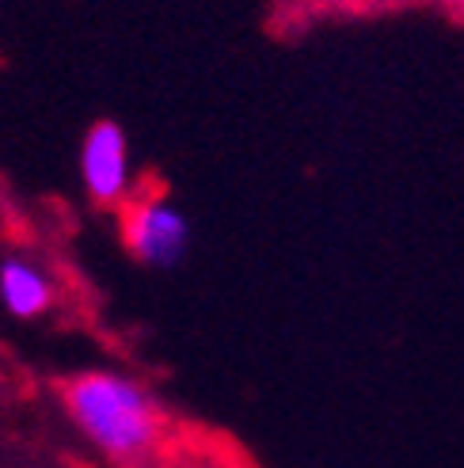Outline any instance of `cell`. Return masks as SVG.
Wrapping results in <instances>:
<instances>
[{"instance_id": "obj_1", "label": "cell", "mask_w": 464, "mask_h": 468, "mask_svg": "<svg viewBox=\"0 0 464 468\" xmlns=\"http://www.w3.org/2000/svg\"><path fill=\"white\" fill-rule=\"evenodd\" d=\"M65 415L107 461L142 468L164 441V408L130 373L88 369L61 388Z\"/></svg>"}, {"instance_id": "obj_2", "label": "cell", "mask_w": 464, "mask_h": 468, "mask_svg": "<svg viewBox=\"0 0 464 468\" xmlns=\"http://www.w3.org/2000/svg\"><path fill=\"white\" fill-rule=\"evenodd\" d=\"M122 240L142 267L172 271L191 251V221L164 195H142L122 206Z\"/></svg>"}, {"instance_id": "obj_3", "label": "cell", "mask_w": 464, "mask_h": 468, "mask_svg": "<svg viewBox=\"0 0 464 468\" xmlns=\"http://www.w3.org/2000/svg\"><path fill=\"white\" fill-rule=\"evenodd\" d=\"M80 183L96 206H126L133 198V164L126 130L114 119L91 122L80 142Z\"/></svg>"}, {"instance_id": "obj_4", "label": "cell", "mask_w": 464, "mask_h": 468, "mask_svg": "<svg viewBox=\"0 0 464 468\" xmlns=\"http://www.w3.org/2000/svg\"><path fill=\"white\" fill-rule=\"evenodd\" d=\"M0 309L12 320H38L54 309V278L35 255H0Z\"/></svg>"}]
</instances>
